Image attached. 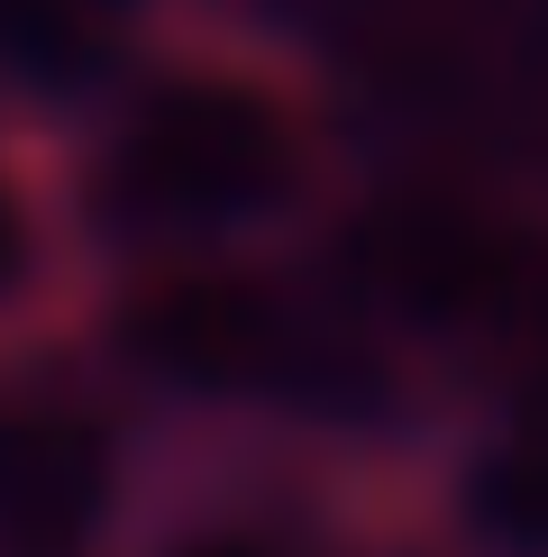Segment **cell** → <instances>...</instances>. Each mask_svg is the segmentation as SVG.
<instances>
[{"instance_id":"obj_6","label":"cell","mask_w":548,"mask_h":557,"mask_svg":"<svg viewBox=\"0 0 548 557\" xmlns=\"http://www.w3.org/2000/svg\"><path fill=\"white\" fill-rule=\"evenodd\" d=\"M494 347L521 366V384H531V403H548V247H539V265H531V284H521V301L502 311V330Z\"/></svg>"},{"instance_id":"obj_1","label":"cell","mask_w":548,"mask_h":557,"mask_svg":"<svg viewBox=\"0 0 548 557\" xmlns=\"http://www.w3.org/2000/svg\"><path fill=\"white\" fill-rule=\"evenodd\" d=\"M302 174L292 110L257 83L183 74L128 110L110 156V201L137 220H247L274 211Z\"/></svg>"},{"instance_id":"obj_9","label":"cell","mask_w":548,"mask_h":557,"mask_svg":"<svg viewBox=\"0 0 548 557\" xmlns=\"http://www.w3.org/2000/svg\"><path fill=\"white\" fill-rule=\"evenodd\" d=\"M18 557H64V548H18Z\"/></svg>"},{"instance_id":"obj_7","label":"cell","mask_w":548,"mask_h":557,"mask_svg":"<svg viewBox=\"0 0 548 557\" xmlns=\"http://www.w3.org/2000/svg\"><path fill=\"white\" fill-rule=\"evenodd\" d=\"M18 274H28V220H18L10 183H0V293H18Z\"/></svg>"},{"instance_id":"obj_8","label":"cell","mask_w":548,"mask_h":557,"mask_svg":"<svg viewBox=\"0 0 548 557\" xmlns=\"http://www.w3.org/2000/svg\"><path fill=\"white\" fill-rule=\"evenodd\" d=\"M183 557H257V548H238V540H211V548H183Z\"/></svg>"},{"instance_id":"obj_2","label":"cell","mask_w":548,"mask_h":557,"mask_svg":"<svg viewBox=\"0 0 548 557\" xmlns=\"http://www.w3.org/2000/svg\"><path fill=\"white\" fill-rule=\"evenodd\" d=\"M539 247L521 220H502L494 201L457 193V183H402L357 220V284L384 311L421 320V330H475L494 338L502 311L521 301Z\"/></svg>"},{"instance_id":"obj_4","label":"cell","mask_w":548,"mask_h":557,"mask_svg":"<svg viewBox=\"0 0 548 557\" xmlns=\"http://www.w3.org/2000/svg\"><path fill=\"white\" fill-rule=\"evenodd\" d=\"M110 503V448L83 421H0V530L18 548H74Z\"/></svg>"},{"instance_id":"obj_3","label":"cell","mask_w":548,"mask_h":557,"mask_svg":"<svg viewBox=\"0 0 548 557\" xmlns=\"http://www.w3.org/2000/svg\"><path fill=\"white\" fill-rule=\"evenodd\" d=\"M120 347L192 393H284L320 375V338L257 274H155L128 293Z\"/></svg>"},{"instance_id":"obj_5","label":"cell","mask_w":548,"mask_h":557,"mask_svg":"<svg viewBox=\"0 0 548 557\" xmlns=\"http://www.w3.org/2000/svg\"><path fill=\"white\" fill-rule=\"evenodd\" d=\"M466 530L494 557H548V403H521V421L466 467Z\"/></svg>"}]
</instances>
